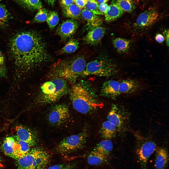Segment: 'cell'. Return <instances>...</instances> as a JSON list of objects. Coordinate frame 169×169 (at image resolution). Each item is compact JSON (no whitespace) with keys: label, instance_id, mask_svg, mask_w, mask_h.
Instances as JSON below:
<instances>
[{"label":"cell","instance_id":"obj_46","mask_svg":"<svg viewBox=\"0 0 169 169\" xmlns=\"http://www.w3.org/2000/svg\"></svg>","mask_w":169,"mask_h":169},{"label":"cell","instance_id":"obj_41","mask_svg":"<svg viewBox=\"0 0 169 169\" xmlns=\"http://www.w3.org/2000/svg\"><path fill=\"white\" fill-rule=\"evenodd\" d=\"M48 3L52 6L54 5L56 0H46Z\"/></svg>","mask_w":169,"mask_h":169},{"label":"cell","instance_id":"obj_43","mask_svg":"<svg viewBox=\"0 0 169 169\" xmlns=\"http://www.w3.org/2000/svg\"><path fill=\"white\" fill-rule=\"evenodd\" d=\"M26 0H17L21 4L23 2L25 1Z\"/></svg>","mask_w":169,"mask_h":169},{"label":"cell","instance_id":"obj_28","mask_svg":"<svg viewBox=\"0 0 169 169\" xmlns=\"http://www.w3.org/2000/svg\"><path fill=\"white\" fill-rule=\"evenodd\" d=\"M13 137L18 145L19 158L27 153L31 150V146L27 143L19 139L17 135L14 136Z\"/></svg>","mask_w":169,"mask_h":169},{"label":"cell","instance_id":"obj_13","mask_svg":"<svg viewBox=\"0 0 169 169\" xmlns=\"http://www.w3.org/2000/svg\"><path fill=\"white\" fill-rule=\"evenodd\" d=\"M1 147L5 155L16 160L18 158V146L13 137L6 138Z\"/></svg>","mask_w":169,"mask_h":169},{"label":"cell","instance_id":"obj_33","mask_svg":"<svg viewBox=\"0 0 169 169\" xmlns=\"http://www.w3.org/2000/svg\"><path fill=\"white\" fill-rule=\"evenodd\" d=\"M22 4L28 8L34 10H39L42 7L41 0H26Z\"/></svg>","mask_w":169,"mask_h":169},{"label":"cell","instance_id":"obj_2","mask_svg":"<svg viewBox=\"0 0 169 169\" xmlns=\"http://www.w3.org/2000/svg\"><path fill=\"white\" fill-rule=\"evenodd\" d=\"M70 98L74 108L83 114L90 113L103 106L91 89L83 83H78L73 86Z\"/></svg>","mask_w":169,"mask_h":169},{"label":"cell","instance_id":"obj_36","mask_svg":"<svg viewBox=\"0 0 169 169\" xmlns=\"http://www.w3.org/2000/svg\"><path fill=\"white\" fill-rule=\"evenodd\" d=\"M74 2V0H61L60 3L63 8L71 5Z\"/></svg>","mask_w":169,"mask_h":169},{"label":"cell","instance_id":"obj_37","mask_svg":"<svg viewBox=\"0 0 169 169\" xmlns=\"http://www.w3.org/2000/svg\"><path fill=\"white\" fill-rule=\"evenodd\" d=\"M108 6V4L106 3L99 4V10L102 15L104 14V13L107 9Z\"/></svg>","mask_w":169,"mask_h":169},{"label":"cell","instance_id":"obj_12","mask_svg":"<svg viewBox=\"0 0 169 169\" xmlns=\"http://www.w3.org/2000/svg\"><path fill=\"white\" fill-rule=\"evenodd\" d=\"M120 82L111 80L103 84L101 89V95L112 99H115L121 94L119 90Z\"/></svg>","mask_w":169,"mask_h":169},{"label":"cell","instance_id":"obj_5","mask_svg":"<svg viewBox=\"0 0 169 169\" xmlns=\"http://www.w3.org/2000/svg\"><path fill=\"white\" fill-rule=\"evenodd\" d=\"M50 158L49 154L43 149H31L26 154L16 160L17 169H44Z\"/></svg>","mask_w":169,"mask_h":169},{"label":"cell","instance_id":"obj_11","mask_svg":"<svg viewBox=\"0 0 169 169\" xmlns=\"http://www.w3.org/2000/svg\"><path fill=\"white\" fill-rule=\"evenodd\" d=\"M156 144L151 140L146 141L137 148L136 153L140 161L146 165L148 158L156 149Z\"/></svg>","mask_w":169,"mask_h":169},{"label":"cell","instance_id":"obj_32","mask_svg":"<svg viewBox=\"0 0 169 169\" xmlns=\"http://www.w3.org/2000/svg\"><path fill=\"white\" fill-rule=\"evenodd\" d=\"M49 12L45 8L39 9L33 19V21L36 23H42L46 21Z\"/></svg>","mask_w":169,"mask_h":169},{"label":"cell","instance_id":"obj_17","mask_svg":"<svg viewBox=\"0 0 169 169\" xmlns=\"http://www.w3.org/2000/svg\"><path fill=\"white\" fill-rule=\"evenodd\" d=\"M125 13L118 5L115 0H112L104 13L105 19L107 22L113 21L121 17Z\"/></svg>","mask_w":169,"mask_h":169},{"label":"cell","instance_id":"obj_26","mask_svg":"<svg viewBox=\"0 0 169 169\" xmlns=\"http://www.w3.org/2000/svg\"><path fill=\"white\" fill-rule=\"evenodd\" d=\"M79 47V43L78 41L75 39H71L61 49L60 53L61 54L71 53L76 51Z\"/></svg>","mask_w":169,"mask_h":169},{"label":"cell","instance_id":"obj_3","mask_svg":"<svg viewBox=\"0 0 169 169\" xmlns=\"http://www.w3.org/2000/svg\"><path fill=\"white\" fill-rule=\"evenodd\" d=\"M86 65L84 58L78 56L58 61L55 64L54 69L59 77L73 82L81 76Z\"/></svg>","mask_w":169,"mask_h":169},{"label":"cell","instance_id":"obj_44","mask_svg":"<svg viewBox=\"0 0 169 169\" xmlns=\"http://www.w3.org/2000/svg\"><path fill=\"white\" fill-rule=\"evenodd\" d=\"M1 160L0 157V168H1L2 167L1 166Z\"/></svg>","mask_w":169,"mask_h":169},{"label":"cell","instance_id":"obj_47","mask_svg":"<svg viewBox=\"0 0 169 169\" xmlns=\"http://www.w3.org/2000/svg\"></svg>","mask_w":169,"mask_h":169},{"label":"cell","instance_id":"obj_27","mask_svg":"<svg viewBox=\"0 0 169 169\" xmlns=\"http://www.w3.org/2000/svg\"><path fill=\"white\" fill-rule=\"evenodd\" d=\"M116 1L119 7L125 12L131 13L135 8L134 0H116Z\"/></svg>","mask_w":169,"mask_h":169},{"label":"cell","instance_id":"obj_31","mask_svg":"<svg viewBox=\"0 0 169 169\" xmlns=\"http://www.w3.org/2000/svg\"><path fill=\"white\" fill-rule=\"evenodd\" d=\"M99 4L95 0H87L84 9L97 15H102L99 10Z\"/></svg>","mask_w":169,"mask_h":169},{"label":"cell","instance_id":"obj_7","mask_svg":"<svg viewBox=\"0 0 169 169\" xmlns=\"http://www.w3.org/2000/svg\"><path fill=\"white\" fill-rule=\"evenodd\" d=\"M87 135L84 132H81L65 137L59 143L56 150L63 154L69 153L82 148L86 142Z\"/></svg>","mask_w":169,"mask_h":169},{"label":"cell","instance_id":"obj_19","mask_svg":"<svg viewBox=\"0 0 169 169\" xmlns=\"http://www.w3.org/2000/svg\"><path fill=\"white\" fill-rule=\"evenodd\" d=\"M81 15L87 21L90 29L100 26L103 22L102 19L99 16L85 9L82 10Z\"/></svg>","mask_w":169,"mask_h":169},{"label":"cell","instance_id":"obj_20","mask_svg":"<svg viewBox=\"0 0 169 169\" xmlns=\"http://www.w3.org/2000/svg\"><path fill=\"white\" fill-rule=\"evenodd\" d=\"M155 163L156 169H164L169 161V156L167 150L164 148L158 149L156 152Z\"/></svg>","mask_w":169,"mask_h":169},{"label":"cell","instance_id":"obj_21","mask_svg":"<svg viewBox=\"0 0 169 169\" xmlns=\"http://www.w3.org/2000/svg\"><path fill=\"white\" fill-rule=\"evenodd\" d=\"M116 128L114 125L108 121H104L100 131L102 137L105 139L110 140L114 136Z\"/></svg>","mask_w":169,"mask_h":169},{"label":"cell","instance_id":"obj_1","mask_svg":"<svg viewBox=\"0 0 169 169\" xmlns=\"http://www.w3.org/2000/svg\"><path fill=\"white\" fill-rule=\"evenodd\" d=\"M10 57L16 67L25 72L50 58L45 41L39 33L28 30L17 33L10 42Z\"/></svg>","mask_w":169,"mask_h":169},{"label":"cell","instance_id":"obj_39","mask_svg":"<svg viewBox=\"0 0 169 169\" xmlns=\"http://www.w3.org/2000/svg\"><path fill=\"white\" fill-rule=\"evenodd\" d=\"M155 38L156 41L159 43H161L163 42L164 39L163 36L160 34H157L155 37Z\"/></svg>","mask_w":169,"mask_h":169},{"label":"cell","instance_id":"obj_16","mask_svg":"<svg viewBox=\"0 0 169 169\" xmlns=\"http://www.w3.org/2000/svg\"><path fill=\"white\" fill-rule=\"evenodd\" d=\"M16 130L17 135L20 140L27 143L31 147L36 145V137L30 130L21 126H17Z\"/></svg>","mask_w":169,"mask_h":169},{"label":"cell","instance_id":"obj_29","mask_svg":"<svg viewBox=\"0 0 169 169\" xmlns=\"http://www.w3.org/2000/svg\"><path fill=\"white\" fill-rule=\"evenodd\" d=\"M46 21L51 29L54 28L58 24L59 18L57 12L51 11L49 12Z\"/></svg>","mask_w":169,"mask_h":169},{"label":"cell","instance_id":"obj_40","mask_svg":"<svg viewBox=\"0 0 169 169\" xmlns=\"http://www.w3.org/2000/svg\"><path fill=\"white\" fill-rule=\"evenodd\" d=\"M165 41L166 45L168 47L169 46V30L165 31Z\"/></svg>","mask_w":169,"mask_h":169},{"label":"cell","instance_id":"obj_42","mask_svg":"<svg viewBox=\"0 0 169 169\" xmlns=\"http://www.w3.org/2000/svg\"><path fill=\"white\" fill-rule=\"evenodd\" d=\"M98 4H101L105 3L107 2L108 0H95Z\"/></svg>","mask_w":169,"mask_h":169},{"label":"cell","instance_id":"obj_10","mask_svg":"<svg viewBox=\"0 0 169 169\" xmlns=\"http://www.w3.org/2000/svg\"><path fill=\"white\" fill-rule=\"evenodd\" d=\"M78 27L77 22L73 19L63 22L58 27L56 32L63 41H65L75 33Z\"/></svg>","mask_w":169,"mask_h":169},{"label":"cell","instance_id":"obj_22","mask_svg":"<svg viewBox=\"0 0 169 169\" xmlns=\"http://www.w3.org/2000/svg\"><path fill=\"white\" fill-rule=\"evenodd\" d=\"M113 44L118 52L120 53H126L129 50L131 42L128 39L118 38L113 40Z\"/></svg>","mask_w":169,"mask_h":169},{"label":"cell","instance_id":"obj_4","mask_svg":"<svg viewBox=\"0 0 169 169\" xmlns=\"http://www.w3.org/2000/svg\"><path fill=\"white\" fill-rule=\"evenodd\" d=\"M40 89L39 101L43 104L55 102L68 92L66 81L59 77L44 83Z\"/></svg>","mask_w":169,"mask_h":169},{"label":"cell","instance_id":"obj_18","mask_svg":"<svg viewBox=\"0 0 169 169\" xmlns=\"http://www.w3.org/2000/svg\"><path fill=\"white\" fill-rule=\"evenodd\" d=\"M107 120L117 128L122 127L124 123V119L121 114L118 107L115 104L112 105L107 116Z\"/></svg>","mask_w":169,"mask_h":169},{"label":"cell","instance_id":"obj_34","mask_svg":"<svg viewBox=\"0 0 169 169\" xmlns=\"http://www.w3.org/2000/svg\"><path fill=\"white\" fill-rule=\"evenodd\" d=\"M7 72L4 58L0 50V77H5L7 76Z\"/></svg>","mask_w":169,"mask_h":169},{"label":"cell","instance_id":"obj_9","mask_svg":"<svg viewBox=\"0 0 169 169\" xmlns=\"http://www.w3.org/2000/svg\"><path fill=\"white\" fill-rule=\"evenodd\" d=\"M70 116L69 108L66 105H56L52 107L48 113L47 119L49 123L54 126H58L65 123Z\"/></svg>","mask_w":169,"mask_h":169},{"label":"cell","instance_id":"obj_15","mask_svg":"<svg viewBox=\"0 0 169 169\" xmlns=\"http://www.w3.org/2000/svg\"><path fill=\"white\" fill-rule=\"evenodd\" d=\"M141 83L133 79H126L120 82L119 90L120 94H130L134 93L142 88Z\"/></svg>","mask_w":169,"mask_h":169},{"label":"cell","instance_id":"obj_24","mask_svg":"<svg viewBox=\"0 0 169 169\" xmlns=\"http://www.w3.org/2000/svg\"><path fill=\"white\" fill-rule=\"evenodd\" d=\"M81 9L75 4L71 5L63 8L62 12L64 15L67 18L77 19L81 15Z\"/></svg>","mask_w":169,"mask_h":169},{"label":"cell","instance_id":"obj_35","mask_svg":"<svg viewBox=\"0 0 169 169\" xmlns=\"http://www.w3.org/2000/svg\"><path fill=\"white\" fill-rule=\"evenodd\" d=\"M74 165L71 163H62L54 165L44 169H72Z\"/></svg>","mask_w":169,"mask_h":169},{"label":"cell","instance_id":"obj_14","mask_svg":"<svg viewBox=\"0 0 169 169\" xmlns=\"http://www.w3.org/2000/svg\"><path fill=\"white\" fill-rule=\"evenodd\" d=\"M105 31V28L100 26L94 27L90 29L84 39L88 44L96 45L103 38Z\"/></svg>","mask_w":169,"mask_h":169},{"label":"cell","instance_id":"obj_45","mask_svg":"<svg viewBox=\"0 0 169 169\" xmlns=\"http://www.w3.org/2000/svg\"><path fill=\"white\" fill-rule=\"evenodd\" d=\"M0 0V1H1V0Z\"/></svg>","mask_w":169,"mask_h":169},{"label":"cell","instance_id":"obj_6","mask_svg":"<svg viewBox=\"0 0 169 169\" xmlns=\"http://www.w3.org/2000/svg\"><path fill=\"white\" fill-rule=\"evenodd\" d=\"M117 71L116 64L112 60L101 57L86 64L81 76L84 77L93 75L109 77L115 75Z\"/></svg>","mask_w":169,"mask_h":169},{"label":"cell","instance_id":"obj_25","mask_svg":"<svg viewBox=\"0 0 169 169\" xmlns=\"http://www.w3.org/2000/svg\"><path fill=\"white\" fill-rule=\"evenodd\" d=\"M113 148V144L110 139L102 141L96 145L95 150L108 156Z\"/></svg>","mask_w":169,"mask_h":169},{"label":"cell","instance_id":"obj_8","mask_svg":"<svg viewBox=\"0 0 169 169\" xmlns=\"http://www.w3.org/2000/svg\"><path fill=\"white\" fill-rule=\"evenodd\" d=\"M159 13L154 8H150L141 13L134 24L135 29L145 31L153 25L158 20Z\"/></svg>","mask_w":169,"mask_h":169},{"label":"cell","instance_id":"obj_38","mask_svg":"<svg viewBox=\"0 0 169 169\" xmlns=\"http://www.w3.org/2000/svg\"><path fill=\"white\" fill-rule=\"evenodd\" d=\"M87 0H74L75 4L81 9L84 8Z\"/></svg>","mask_w":169,"mask_h":169},{"label":"cell","instance_id":"obj_30","mask_svg":"<svg viewBox=\"0 0 169 169\" xmlns=\"http://www.w3.org/2000/svg\"><path fill=\"white\" fill-rule=\"evenodd\" d=\"M9 16V13L5 6L3 4H0V27L6 26Z\"/></svg>","mask_w":169,"mask_h":169},{"label":"cell","instance_id":"obj_23","mask_svg":"<svg viewBox=\"0 0 169 169\" xmlns=\"http://www.w3.org/2000/svg\"><path fill=\"white\" fill-rule=\"evenodd\" d=\"M107 157V156L95 150L88 155L87 161L88 164L91 165H98L105 161Z\"/></svg>","mask_w":169,"mask_h":169}]
</instances>
